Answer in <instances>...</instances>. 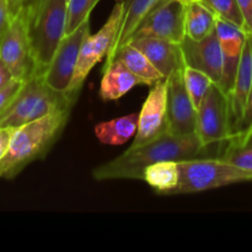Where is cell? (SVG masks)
I'll return each instance as SVG.
<instances>
[{"label": "cell", "instance_id": "cell-1", "mask_svg": "<svg viewBox=\"0 0 252 252\" xmlns=\"http://www.w3.org/2000/svg\"><path fill=\"white\" fill-rule=\"evenodd\" d=\"M206 148L202 147L196 133L175 135L165 132L157 139L140 147H129L120 157L94 169V179L143 180L144 170L155 162L165 160H181L198 158Z\"/></svg>", "mask_w": 252, "mask_h": 252}, {"label": "cell", "instance_id": "cell-2", "mask_svg": "<svg viewBox=\"0 0 252 252\" xmlns=\"http://www.w3.org/2000/svg\"><path fill=\"white\" fill-rule=\"evenodd\" d=\"M24 9L36 74H43L65 36L68 0H31Z\"/></svg>", "mask_w": 252, "mask_h": 252}, {"label": "cell", "instance_id": "cell-3", "mask_svg": "<svg viewBox=\"0 0 252 252\" xmlns=\"http://www.w3.org/2000/svg\"><path fill=\"white\" fill-rule=\"evenodd\" d=\"M70 108L57 110L39 120L17 127L5 157L0 160V177H12L48 150L59 137Z\"/></svg>", "mask_w": 252, "mask_h": 252}, {"label": "cell", "instance_id": "cell-4", "mask_svg": "<svg viewBox=\"0 0 252 252\" xmlns=\"http://www.w3.org/2000/svg\"><path fill=\"white\" fill-rule=\"evenodd\" d=\"M75 96L52 89L42 74L25 81L19 95L0 117V128H17L62 108H70Z\"/></svg>", "mask_w": 252, "mask_h": 252}, {"label": "cell", "instance_id": "cell-5", "mask_svg": "<svg viewBox=\"0 0 252 252\" xmlns=\"http://www.w3.org/2000/svg\"><path fill=\"white\" fill-rule=\"evenodd\" d=\"M180 181L174 193H197L252 181V172L223 158H193L179 161Z\"/></svg>", "mask_w": 252, "mask_h": 252}, {"label": "cell", "instance_id": "cell-6", "mask_svg": "<svg viewBox=\"0 0 252 252\" xmlns=\"http://www.w3.org/2000/svg\"><path fill=\"white\" fill-rule=\"evenodd\" d=\"M123 12H125V5L122 1L117 0L102 29L97 33L89 34L85 38L81 46L75 73H74L73 81L69 89L70 95L75 97L78 96L79 90L94 66L108 56L111 48L115 44L116 37H117L121 22H122Z\"/></svg>", "mask_w": 252, "mask_h": 252}, {"label": "cell", "instance_id": "cell-7", "mask_svg": "<svg viewBox=\"0 0 252 252\" xmlns=\"http://www.w3.org/2000/svg\"><path fill=\"white\" fill-rule=\"evenodd\" d=\"M196 134L202 147L223 144L230 139L228 96L213 83L197 108Z\"/></svg>", "mask_w": 252, "mask_h": 252}, {"label": "cell", "instance_id": "cell-8", "mask_svg": "<svg viewBox=\"0 0 252 252\" xmlns=\"http://www.w3.org/2000/svg\"><path fill=\"white\" fill-rule=\"evenodd\" d=\"M0 58L6 64L15 79L27 81L36 75L24 7L12 15L9 29L0 41Z\"/></svg>", "mask_w": 252, "mask_h": 252}, {"label": "cell", "instance_id": "cell-9", "mask_svg": "<svg viewBox=\"0 0 252 252\" xmlns=\"http://www.w3.org/2000/svg\"><path fill=\"white\" fill-rule=\"evenodd\" d=\"M90 34V19L84 21L71 33L65 34L59 43L53 59L42 75L44 81L59 93L69 94L81 46Z\"/></svg>", "mask_w": 252, "mask_h": 252}, {"label": "cell", "instance_id": "cell-10", "mask_svg": "<svg viewBox=\"0 0 252 252\" xmlns=\"http://www.w3.org/2000/svg\"><path fill=\"white\" fill-rule=\"evenodd\" d=\"M186 5L185 0H161L140 24L132 39L157 37L181 43L186 37Z\"/></svg>", "mask_w": 252, "mask_h": 252}, {"label": "cell", "instance_id": "cell-11", "mask_svg": "<svg viewBox=\"0 0 252 252\" xmlns=\"http://www.w3.org/2000/svg\"><path fill=\"white\" fill-rule=\"evenodd\" d=\"M167 79L158 81L149 91L139 112L138 130L130 147H140L167 132Z\"/></svg>", "mask_w": 252, "mask_h": 252}, {"label": "cell", "instance_id": "cell-12", "mask_svg": "<svg viewBox=\"0 0 252 252\" xmlns=\"http://www.w3.org/2000/svg\"><path fill=\"white\" fill-rule=\"evenodd\" d=\"M167 79V132L175 135L196 133L197 110L189 98L184 81V69Z\"/></svg>", "mask_w": 252, "mask_h": 252}, {"label": "cell", "instance_id": "cell-13", "mask_svg": "<svg viewBox=\"0 0 252 252\" xmlns=\"http://www.w3.org/2000/svg\"><path fill=\"white\" fill-rule=\"evenodd\" d=\"M180 44L185 65L203 71L216 84L220 81L223 75V54L217 29L206 38L198 41L186 36Z\"/></svg>", "mask_w": 252, "mask_h": 252}, {"label": "cell", "instance_id": "cell-14", "mask_svg": "<svg viewBox=\"0 0 252 252\" xmlns=\"http://www.w3.org/2000/svg\"><path fill=\"white\" fill-rule=\"evenodd\" d=\"M216 29L220 42L221 54H223V75L218 83V86L229 97L235 83L248 33L236 25L219 17H217Z\"/></svg>", "mask_w": 252, "mask_h": 252}, {"label": "cell", "instance_id": "cell-15", "mask_svg": "<svg viewBox=\"0 0 252 252\" xmlns=\"http://www.w3.org/2000/svg\"><path fill=\"white\" fill-rule=\"evenodd\" d=\"M252 89V34H246L240 64L233 90L228 97L229 122H230V139L238 130L239 125L245 113L249 96ZM229 139V140H230Z\"/></svg>", "mask_w": 252, "mask_h": 252}, {"label": "cell", "instance_id": "cell-16", "mask_svg": "<svg viewBox=\"0 0 252 252\" xmlns=\"http://www.w3.org/2000/svg\"><path fill=\"white\" fill-rule=\"evenodd\" d=\"M129 43L140 49L164 78H169L172 73L184 69L185 61L180 43L157 37H138Z\"/></svg>", "mask_w": 252, "mask_h": 252}, {"label": "cell", "instance_id": "cell-17", "mask_svg": "<svg viewBox=\"0 0 252 252\" xmlns=\"http://www.w3.org/2000/svg\"><path fill=\"white\" fill-rule=\"evenodd\" d=\"M120 1L125 5V12L115 44L111 48L108 56L106 57L105 66L110 65L115 61L117 52L123 46L129 43L140 24L161 0H120Z\"/></svg>", "mask_w": 252, "mask_h": 252}, {"label": "cell", "instance_id": "cell-18", "mask_svg": "<svg viewBox=\"0 0 252 252\" xmlns=\"http://www.w3.org/2000/svg\"><path fill=\"white\" fill-rule=\"evenodd\" d=\"M137 85H143V81L134 75L122 62L115 59L110 65L103 66L100 96L105 101L118 100Z\"/></svg>", "mask_w": 252, "mask_h": 252}, {"label": "cell", "instance_id": "cell-19", "mask_svg": "<svg viewBox=\"0 0 252 252\" xmlns=\"http://www.w3.org/2000/svg\"><path fill=\"white\" fill-rule=\"evenodd\" d=\"M139 113H130L95 126V135L107 145H122L134 137L138 130Z\"/></svg>", "mask_w": 252, "mask_h": 252}, {"label": "cell", "instance_id": "cell-20", "mask_svg": "<svg viewBox=\"0 0 252 252\" xmlns=\"http://www.w3.org/2000/svg\"><path fill=\"white\" fill-rule=\"evenodd\" d=\"M122 62L134 75L143 81V85H154L162 80L164 75L153 65L147 56L133 44L127 43L116 54V58Z\"/></svg>", "mask_w": 252, "mask_h": 252}, {"label": "cell", "instance_id": "cell-21", "mask_svg": "<svg viewBox=\"0 0 252 252\" xmlns=\"http://www.w3.org/2000/svg\"><path fill=\"white\" fill-rule=\"evenodd\" d=\"M143 181L159 193H174L180 181L179 161L165 160L150 165L144 170Z\"/></svg>", "mask_w": 252, "mask_h": 252}, {"label": "cell", "instance_id": "cell-22", "mask_svg": "<svg viewBox=\"0 0 252 252\" xmlns=\"http://www.w3.org/2000/svg\"><path fill=\"white\" fill-rule=\"evenodd\" d=\"M217 16L199 0L187 1L186 36L192 39H203L216 31Z\"/></svg>", "mask_w": 252, "mask_h": 252}, {"label": "cell", "instance_id": "cell-23", "mask_svg": "<svg viewBox=\"0 0 252 252\" xmlns=\"http://www.w3.org/2000/svg\"><path fill=\"white\" fill-rule=\"evenodd\" d=\"M184 81L189 98L197 110L214 81L206 73L189 65L184 66Z\"/></svg>", "mask_w": 252, "mask_h": 252}, {"label": "cell", "instance_id": "cell-24", "mask_svg": "<svg viewBox=\"0 0 252 252\" xmlns=\"http://www.w3.org/2000/svg\"><path fill=\"white\" fill-rule=\"evenodd\" d=\"M217 17L236 25L245 31V20L236 0H199Z\"/></svg>", "mask_w": 252, "mask_h": 252}, {"label": "cell", "instance_id": "cell-25", "mask_svg": "<svg viewBox=\"0 0 252 252\" xmlns=\"http://www.w3.org/2000/svg\"><path fill=\"white\" fill-rule=\"evenodd\" d=\"M100 0H68L65 34L75 31L84 21L90 19V14Z\"/></svg>", "mask_w": 252, "mask_h": 252}, {"label": "cell", "instance_id": "cell-26", "mask_svg": "<svg viewBox=\"0 0 252 252\" xmlns=\"http://www.w3.org/2000/svg\"><path fill=\"white\" fill-rule=\"evenodd\" d=\"M220 158L252 172V143L246 145H226Z\"/></svg>", "mask_w": 252, "mask_h": 252}, {"label": "cell", "instance_id": "cell-27", "mask_svg": "<svg viewBox=\"0 0 252 252\" xmlns=\"http://www.w3.org/2000/svg\"><path fill=\"white\" fill-rule=\"evenodd\" d=\"M250 143H252V89L243 120L236 133L228 142V145H246Z\"/></svg>", "mask_w": 252, "mask_h": 252}, {"label": "cell", "instance_id": "cell-28", "mask_svg": "<svg viewBox=\"0 0 252 252\" xmlns=\"http://www.w3.org/2000/svg\"><path fill=\"white\" fill-rule=\"evenodd\" d=\"M24 85V80L14 78L4 89H2V90H0V117H1L2 113L10 107V105H11L12 101L15 100V97L19 95V93L21 91L22 86Z\"/></svg>", "mask_w": 252, "mask_h": 252}, {"label": "cell", "instance_id": "cell-29", "mask_svg": "<svg viewBox=\"0 0 252 252\" xmlns=\"http://www.w3.org/2000/svg\"><path fill=\"white\" fill-rule=\"evenodd\" d=\"M12 14L9 6V1L7 0H0V41H1L6 30L9 29Z\"/></svg>", "mask_w": 252, "mask_h": 252}, {"label": "cell", "instance_id": "cell-30", "mask_svg": "<svg viewBox=\"0 0 252 252\" xmlns=\"http://www.w3.org/2000/svg\"><path fill=\"white\" fill-rule=\"evenodd\" d=\"M245 20V32L252 34V0H236Z\"/></svg>", "mask_w": 252, "mask_h": 252}, {"label": "cell", "instance_id": "cell-31", "mask_svg": "<svg viewBox=\"0 0 252 252\" xmlns=\"http://www.w3.org/2000/svg\"><path fill=\"white\" fill-rule=\"evenodd\" d=\"M15 129H16V128L12 127L0 128V160L5 157V154H6L7 150H9L10 143H11Z\"/></svg>", "mask_w": 252, "mask_h": 252}, {"label": "cell", "instance_id": "cell-32", "mask_svg": "<svg viewBox=\"0 0 252 252\" xmlns=\"http://www.w3.org/2000/svg\"><path fill=\"white\" fill-rule=\"evenodd\" d=\"M12 79H14V75H12L10 69L6 66V64L0 58V90H2Z\"/></svg>", "mask_w": 252, "mask_h": 252}, {"label": "cell", "instance_id": "cell-33", "mask_svg": "<svg viewBox=\"0 0 252 252\" xmlns=\"http://www.w3.org/2000/svg\"><path fill=\"white\" fill-rule=\"evenodd\" d=\"M7 1H9V6H10V10H11V14L14 15L16 14L21 7H24L27 2L31 1V0H7Z\"/></svg>", "mask_w": 252, "mask_h": 252}, {"label": "cell", "instance_id": "cell-34", "mask_svg": "<svg viewBox=\"0 0 252 252\" xmlns=\"http://www.w3.org/2000/svg\"><path fill=\"white\" fill-rule=\"evenodd\" d=\"M185 1H192V0H185Z\"/></svg>", "mask_w": 252, "mask_h": 252}]
</instances>
